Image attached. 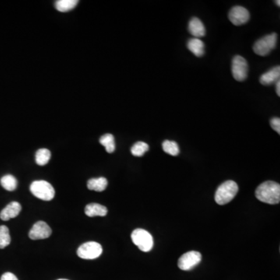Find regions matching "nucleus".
Wrapping results in <instances>:
<instances>
[{"label": "nucleus", "mask_w": 280, "mask_h": 280, "mask_svg": "<svg viewBox=\"0 0 280 280\" xmlns=\"http://www.w3.org/2000/svg\"><path fill=\"white\" fill-rule=\"evenodd\" d=\"M51 158V152L48 149H40L35 154V161L40 166H44L48 164Z\"/></svg>", "instance_id": "aec40b11"}, {"label": "nucleus", "mask_w": 280, "mask_h": 280, "mask_svg": "<svg viewBox=\"0 0 280 280\" xmlns=\"http://www.w3.org/2000/svg\"><path fill=\"white\" fill-rule=\"evenodd\" d=\"M280 67L278 65L262 75L260 77V83L263 85L268 86V85L273 84V83L278 82L280 80Z\"/></svg>", "instance_id": "ddd939ff"}, {"label": "nucleus", "mask_w": 280, "mask_h": 280, "mask_svg": "<svg viewBox=\"0 0 280 280\" xmlns=\"http://www.w3.org/2000/svg\"><path fill=\"white\" fill-rule=\"evenodd\" d=\"M20 211H21L20 204L17 202H12L5 206L0 213V218L4 221H9L10 219L17 217Z\"/></svg>", "instance_id": "9b49d317"}, {"label": "nucleus", "mask_w": 280, "mask_h": 280, "mask_svg": "<svg viewBox=\"0 0 280 280\" xmlns=\"http://www.w3.org/2000/svg\"><path fill=\"white\" fill-rule=\"evenodd\" d=\"M85 213L87 217H105L108 213V209L102 205L97 203H90L85 208Z\"/></svg>", "instance_id": "4468645a"}, {"label": "nucleus", "mask_w": 280, "mask_h": 280, "mask_svg": "<svg viewBox=\"0 0 280 280\" xmlns=\"http://www.w3.org/2000/svg\"><path fill=\"white\" fill-rule=\"evenodd\" d=\"M270 125L277 133H280V118H273L270 120Z\"/></svg>", "instance_id": "b1692460"}, {"label": "nucleus", "mask_w": 280, "mask_h": 280, "mask_svg": "<svg viewBox=\"0 0 280 280\" xmlns=\"http://www.w3.org/2000/svg\"><path fill=\"white\" fill-rule=\"evenodd\" d=\"M229 19L234 25L236 26L243 25L250 19V12L245 7L237 5L230 11Z\"/></svg>", "instance_id": "1a4fd4ad"}, {"label": "nucleus", "mask_w": 280, "mask_h": 280, "mask_svg": "<svg viewBox=\"0 0 280 280\" xmlns=\"http://www.w3.org/2000/svg\"><path fill=\"white\" fill-rule=\"evenodd\" d=\"M100 143L104 146L106 151L108 153H112L115 150V138L113 135L108 133L101 136Z\"/></svg>", "instance_id": "a211bd4d"}, {"label": "nucleus", "mask_w": 280, "mask_h": 280, "mask_svg": "<svg viewBox=\"0 0 280 280\" xmlns=\"http://www.w3.org/2000/svg\"><path fill=\"white\" fill-rule=\"evenodd\" d=\"M132 242L143 252H148L153 247V238L148 231L143 229L135 230L131 235Z\"/></svg>", "instance_id": "39448f33"}, {"label": "nucleus", "mask_w": 280, "mask_h": 280, "mask_svg": "<svg viewBox=\"0 0 280 280\" xmlns=\"http://www.w3.org/2000/svg\"><path fill=\"white\" fill-rule=\"evenodd\" d=\"M187 47L196 56L201 57L204 55L205 44L199 38H191L188 41Z\"/></svg>", "instance_id": "2eb2a0df"}, {"label": "nucleus", "mask_w": 280, "mask_h": 280, "mask_svg": "<svg viewBox=\"0 0 280 280\" xmlns=\"http://www.w3.org/2000/svg\"><path fill=\"white\" fill-rule=\"evenodd\" d=\"M238 192V185L234 181H227L218 187L215 194V201L217 204H228L232 201Z\"/></svg>", "instance_id": "f03ea898"}, {"label": "nucleus", "mask_w": 280, "mask_h": 280, "mask_svg": "<svg viewBox=\"0 0 280 280\" xmlns=\"http://www.w3.org/2000/svg\"><path fill=\"white\" fill-rule=\"evenodd\" d=\"M162 147L164 151L170 155L178 156L179 154V146L176 142L165 140L163 143Z\"/></svg>", "instance_id": "5701e85b"}, {"label": "nucleus", "mask_w": 280, "mask_h": 280, "mask_svg": "<svg viewBox=\"0 0 280 280\" xmlns=\"http://www.w3.org/2000/svg\"><path fill=\"white\" fill-rule=\"evenodd\" d=\"M202 261V255L198 252L192 251L184 254L178 260L179 269L184 271H189L195 268Z\"/></svg>", "instance_id": "6e6552de"}, {"label": "nucleus", "mask_w": 280, "mask_h": 280, "mask_svg": "<svg viewBox=\"0 0 280 280\" xmlns=\"http://www.w3.org/2000/svg\"><path fill=\"white\" fill-rule=\"evenodd\" d=\"M0 182H1V185L3 187V189L9 191V192L14 191L17 187V180L12 175H5L1 178Z\"/></svg>", "instance_id": "6ab92c4d"}, {"label": "nucleus", "mask_w": 280, "mask_h": 280, "mask_svg": "<svg viewBox=\"0 0 280 280\" xmlns=\"http://www.w3.org/2000/svg\"><path fill=\"white\" fill-rule=\"evenodd\" d=\"M256 196L259 201L267 204H278L280 201V185L274 182H266L258 187Z\"/></svg>", "instance_id": "f257e3e1"}, {"label": "nucleus", "mask_w": 280, "mask_h": 280, "mask_svg": "<svg viewBox=\"0 0 280 280\" xmlns=\"http://www.w3.org/2000/svg\"><path fill=\"white\" fill-rule=\"evenodd\" d=\"M1 280H18V279L12 273H5L1 277Z\"/></svg>", "instance_id": "393cba45"}, {"label": "nucleus", "mask_w": 280, "mask_h": 280, "mask_svg": "<svg viewBox=\"0 0 280 280\" xmlns=\"http://www.w3.org/2000/svg\"><path fill=\"white\" fill-rule=\"evenodd\" d=\"M101 245L97 242H90L83 244L77 250V255L83 259H95L102 254Z\"/></svg>", "instance_id": "423d86ee"}, {"label": "nucleus", "mask_w": 280, "mask_h": 280, "mask_svg": "<svg viewBox=\"0 0 280 280\" xmlns=\"http://www.w3.org/2000/svg\"><path fill=\"white\" fill-rule=\"evenodd\" d=\"M108 186V180L105 178H91L87 182V188L90 190L103 192Z\"/></svg>", "instance_id": "dca6fc26"}, {"label": "nucleus", "mask_w": 280, "mask_h": 280, "mask_svg": "<svg viewBox=\"0 0 280 280\" xmlns=\"http://www.w3.org/2000/svg\"><path fill=\"white\" fill-rule=\"evenodd\" d=\"M277 43V34L273 33L258 40L253 46V50L256 55L266 56L276 48Z\"/></svg>", "instance_id": "20e7f679"}, {"label": "nucleus", "mask_w": 280, "mask_h": 280, "mask_svg": "<svg viewBox=\"0 0 280 280\" xmlns=\"http://www.w3.org/2000/svg\"><path fill=\"white\" fill-rule=\"evenodd\" d=\"M32 194L44 201H51L55 196V189L51 184L45 181H35L30 185Z\"/></svg>", "instance_id": "7ed1b4c3"}, {"label": "nucleus", "mask_w": 280, "mask_h": 280, "mask_svg": "<svg viewBox=\"0 0 280 280\" xmlns=\"http://www.w3.org/2000/svg\"><path fill=\"white\" fill-rule=\"evenodd\" d=\"M10 242L9 228L6 226H0V249H5Z\"/></svg>", "instance_id": "412c9836"}, {"label": "nucleus", "mask_w": 280, "mask_h": 280, "mask_svg": "<svg viewBox=\"0 0 280 280\" xmlns=\"http://www.w3.org/2000/svg\"><path fill=\"white\" fill-rule=\"evenodd\" d=\"M79 1L77 0H58L55 2V8L59 12H68L76 7Z\"/></svg>", "instance_id": "f3484780"}, {"label": "nucleus", "mask_w": 280, "mask_h": 280, "mask_svg": "<svg viewBox=\"0 0 280 280\" xmlns=\"http://www.w3.org/2000/svg\"><path fill=\"white\" fill-rule=\"evenodd\" d=\"M249 65L246 59L241 55L233 58L232 75L237 81H244L248 76Z\"/></svg>", "instance_id": "0eeeda50"}, {"label": "nucleus", "mask_w": 280, "mask_h": 280, "mask_svg": "<svg viewBox=\"0 0 280 280\" xmlns=\"http://www.w3.org/2000/svg\"><path fill=\"white\" fill-rule=\"evenodd\" d=\"M276 90H277V95L280 96V82L279 80L278 82L276 83Z\"/></svg>", "instance_id": "a878e982"}, {"label": "nucleus", "mask_w": 280, "mask_h": 280, "mask_svg": "<svg viewBox=\"0 0 280 280\" xmlns=\"http://www.w3.org/2000/svg\"><path fill=\"white\" fill-rule=\"evenodd\" d=\"M65 280V279H59V280Z\"/></svg>", "instance_id": "cd10ccee"}, {"label": "nucleus", "mask_w": 280, "mask_h": 280, "mask_svg": "<svg viewBox=\"0 0 280 280\" xmlns=\"http://www.w3.org/2000/svg\"><path fill=\"white\" fill-rule=\"evenodd\" d=\"M148 150L149 145L147 143H144V142L140 141L137 142V143H135L132 146V148H131V153L135 157H142Z\"/></svg>", "instance_id": "4be33fe9"}, {"label": "nucleus", "mask_w": 280, "mask_h": 280, "mask_svg": "<svg viewBox=\"0 0 280 280\" xmlns=\"http://www.w3.org/2000/svg\"><path fill=\"white\" fill-rule=\"evenodd\" d=\"M280 1H279V0H278V1H276V3H277V5H278V6H280Z\"/></svg>", "instance_id": "bb28decb"}, {"label": "nucleus", "mask_w": 280, "mask_h": 280, "mask_svg": "<svg viewBox=\"0 0 280 280\" xmlns=\"http://www.w3.org/2000/svg\"><path fill=\"white\" fill-rule=\"evenodd\" d=\"M189 30L192 35L196 38L204 37L206 34V28L203 22L197 17H193L189 23Z\"/></svg>", "instance_id": "f8f14e48"}, {"label": "nucleus", "mask_w": 280, "mask_h": 280, "mask_svg": "<svg viewBox=\"0 0 280 280\" xmlns=\"http://www.w3.org/2000/svg\"><path fill=\"white\" fill-rule=\"evenodd\" d=\"M51 228L44 221L36 223L29 232V238L31 240L46 239L51 235Z\"/></svg>", "instance_id": "9d476101"}]
</instances>
